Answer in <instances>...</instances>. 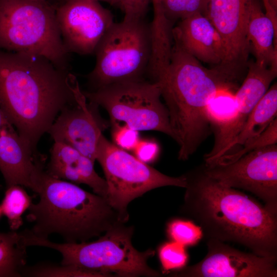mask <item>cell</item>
I'll return each instance as SVG.
<instances>
[{"mask_svg":"<svg viewBox=\"0 0 277 277\" xmlns=\"http://www.w3.org/2000/svg\"><path fill=\"white\" fill-rule=\"evenodd\" d=\"M133 150L135 156L147 164L154 161L156 159L160 149L159 145L155 142L140 140Z\"/></svg>","mask_w":277,"mask_h":277,"instance_id":"cell-32","label":"cell"},{"mask_svg":"<svg viewBox=\"0 0 277 277\" xmlns=\"http://www.w3.org/2000/svg\"><path fill=\"white\" fill-rule=\"evenodd\" d=\"M276 144H277L276 118L274 120L263 132L246 141L238 150L229 154L222 156L209 164L231 163L250 151Z\"/></svg>","mask_w":277,"mask_h":277,"instance_id":"cell-26","label":"cell"},{"mask_svg":"<svg viewBox=\"0 0 277 277\" xmlns=\"http://www.w3.org/2000/svg\"><path fill=\"white\" fill-rule=\"evenodd\" d=\"M32 203V197L22 186L13 185L7 187L0 206L3 214L7 218L11 231H16L22 226L23 215Z\"/></svg>","mask_w":277,"mask_h":277,"instance_id":"cell-24","label":"cell"},{"mask_svg":"<svg viewBox=\"0 0 277 277\" xmlns=\"http://www.w3.org/2000/svg\"><path fill=\"white\" fill-rule=\"evenodd\" d=\"M253 0H209L205 15L223 42L225 56L215 67L239 81L247 69L250 53L247 27Z\"/></svg>","mask_w":277,"mask_h":277,"instance_id":"cell-11","label":"cell"},{"mask_svg":"<svg viewBox=\"0 0 277 277\" xmlns=\"http://www.w3.org/2000/svg\"><path fill=\"white\" fill-rule=\"evenodd\" d=\"M152 0H117V6L124 12L125 19H141Z\"/></svg>","mask_w":277,"mask_h":277,"instance_id":"cell-31","label":"cell"},{"mask_svg":"<svg viewBox=\"0 0 277 277\" xmlns=\"http://www.w3.org/2000/svg\"><path fill=\"white\" fill-rule=\"evenodd\" d=\"M33 184L39 201L32 203L27 219L33 223L29 231L36 236L57 234L67 243L83 242L125 223L106 197L50 175L42 165Z\"/></svg>","mask_w":277,"mask_h":277,"instance_id":"cell-4","label":"cell"},{"mask_svg":"<svg viewBox=\"0 0 277 277\" xmlns=\"http://www.w3.org/2000/svg\"><path fill=\"white\" fill-rule=\"evenodd\" d=\"M81 89L68 70L38 55L0 50V106L35 152L60 112Z\"/></svg>","mask_w":277,"mask_h":277,"instance_id":"cell-1","label":"cell"},{"mask_svg":"<svg viewBox=\"0 0 277 277\" xmlns=\"http://www.w3.org/2000/svg\"><path fill=\"white\" fill-rule=\"evenodd\" d=\"M2 214H3V213H2V209L0 206V217Z\"/></svg>","mask_w":277,"mask_h":277,"instance_id":"cell-37","label":"cell"},{"mask_svg":"<svg viewBox=\"0 0 277 277\" xmlns=\"http://www.w3.org/2000/svg\"><path fill=\"white\" fill-rule=\"evenodd\" d=\"M63 45L69 53H94L105 34L114 23L110 11L96 0H66L55 8Z\"/></svg>","mask_w":277,"mask_h":277,"instance_id":"cell-12","label":"cell"},{"mask_svg":"<svg viewBox=\"0 0 277 277\" xmlns=\"http://www.w3.org/2000/svg\"><path fill=\"white\" fill-rule=\"evenodd\" d=\"M208 252L199 263L177 270L172 276L276 277L277 259L238 250L216 239H207Z\"/></svg>","mask_w":277,"mask_h":277,"instance_id":"cell-13","label":"cell"},{"mask_svg":"<svg viewBox=\"0 0 277 277\" xmlns=\"http://www.w3.org/2000/svg\"><path fill=\"white\" fill-rule=\"evenodd\" d=\"M247 70L242 85L234 93L237 113L232 130L233 141L251 111L268 91L277 75V70L260 65L253 61L248 62Z\"/></svg>","mask_w":277,"mask_h":277,"instance_id":"cell-20","label":"cell"},{"mask_svg":"<svg viewBox=\"0 0 277 277\" xmlns=\"http://www.w3.org/2000/svg\"><path fill=\"white\" fill-rule=\"evenodd\" d=\"M12 126L13 125L10 123L0 106V130L4 128Z\"/></svg>","mask_w":277,"mask_h":277,"instance_id":"cell-34","label":"cell"},{"mask_svg":"<svg viewBox=\"0 0 277 277\" xmlns=\"http://www.w3.org/2000/svg\"><path fill=\"white\" fill-rule=\"evenodd\" d=\"M266 12L277 11V0H262Z\"/></svg>","mask_w":277,"mask_h":277,"instance_id":"cell-33","label":"cell"},{"mask_svg":"<svg viewBox=\"0 0 277 277\" xmlns=\"http://www.w3.org/2000/svg\"><path fill=\"white\" fill-rule=\"evenodd\" d=\"M87 101L81 90L77 102L60 112L48 133L54 142L68 145L95 162L99 140L109 124L101 117L98 106Z\"/></svg>","mask_w":277,"mask_h":277,"instance_id":"cell-14","label":"cell"},{"mask_svg":"<svg viewBox=\"0 0 277 277\" xmlns=\"http://www.w3.org/2000/svg\"><path fill=\"white\" fill-rule=\"evenodd\" d=\"M96 160L105 174L106 199L124 223L129 219L128 206L134 199L157 188L186 185L184 174L178 177L164 174L109 142L103 134L97 146Z\"/></svg>","mask_w":277,"mask_h":277,"instance_id":"cell-9","label":"cell"},{"mask_svg":"<svg viewBox=\"0 0 277 277\" xmlns=\"http://www.w3.org/2000/svg\"><path fill=\"white\" fill-rule=\"evenodd\" d=\"M86 99L107 111L112 127L153 130L174 140L168 110L161 101L159 85L145 78L118 82L95 90L83 91Z\"/></svg>","mask_w":277,"mask_h":277,"instance_id":"cell-8","label":"cell"},{"mask_svg":"<svg viewBox=\"0 0 277 277\" xmlns=\"http://www.w3.org/2000/svg\"><path fill=\"white\" fill-rule=\"evenodd\" d=\"M166 16L174 23L176 21L196 14H206L209 0H159Z\"/></svg>","mask_w":277,"mask_h":277,"instance_id":"cell-25","label":"cell"},{"mask_svg":"<svg viewBox=\"0 0 277 277\" xmlns=\"http://www.w3.org/2000/svg\"><path fill=\"white\" fill-rule=\"evenodd\" d=\"M202 166L210 177L254 194L277 214V144L250 151L231 163H204Z\"/></svg>","mask_w":277,"mask_h":277,"instance_id":"cell-10","label":"cell"},{"mask_svg":"<svg viewBox=\"0 0 277 277\" xmlns=\"http://www.w3.org/2000/svg\"><path fill=\"white\" fill-rule=\"evenodd\" d=\"M174 42L200 62L220 65L225 56L222 41L209 19L196 14L180 21L173 29Z\"/></svg>","mask_w":277,"mask_h":277,"instance_id":"cell-15","label":"cell"},{"mask_svg":"<svg viewBox=\"0 0 277 277\" xmlns=\"http://www.w3.org/2000/svg\"><path fill=\"white\" fill-rule=\"evenodd\" d=\"M0 50L42 56L68 70L69 53L62 40L55 8L48 3L0 0Z\"/></svg>","mask_w":277,"mask_h":277,"instance_id":"cell-6","label":"cell"},{"mask_svg":"<svg viewBox=\"0 0 277 277\" xmlns=\"http://www.w3.org/2000/svg\"><path fill=\"white\" fill-rule=\"evenodd\" d=\"M66 0H63V1ZM98 2L102 1L107 3L112 6H116L117 5V0H96Z\"/></svg>","mask_w":277,"mask_h":277,"instance_id":"cell-35","label":"cell"},{"mask_svg":"<svg viewBox=\"0 0 277 277\" xmlns=\"http://www.w3.org/2000/svg\"><path fill=\"white\" fill-rule=\"evenodd\" d=\"M276 115L277 85L275 83L251 111L242 129L223 155L231 153L248 140L260 134L276 118Z\"/></svg>","mask_w":277,"mask_h":277,"instance_id":"cell-22","label":"cell"},{"mask_svg":"<svg viewBox=\"0 0 277 277\" xmlns=\"http://www.w3.org/2000/svg\"><path fill=\"white\" fill-rule=\"evenodd\" d=\"M235 91L229 89L220 92L207 107V116L214 141L211 151L204 155L205 163H212L223 155L233 141L232 130L237 113Z\"/></svg>","mask_w":277,"mask_h":277,"instance_id":"cell-19","label":"cell"},{"mask_svg":"<svg viewBox=\"0 0 277 277\" xmlns=\"http://www.w3.org/2000/svg\"><path fill=\"white\" fill-rule=\"evenodd\" d=\"M237 83L215 67H205L174 42L170 65L155 83L179 146V160H188L211 134L207 116L210 102L222 91L235 90Z\"/></svg>","mask_w":277,"mask_h":277,"instance_id":"cell-3","label":"cell"},{"mask_svg":"<svg viewBox=\"0 0 277 277\" xmlns=\"http://www.w3.org/2000/svg\"><path fill=\"white\" fill-rule=\"evenodd\" d=\"M94 163L76 149L64 143L54 142L46 172L57 179L87 185L94 193L106 198V181L96 172Z\"/></svg>","mask_w":277,"mask_h":277,"instance_id":"cell-17","label":"cell"},{"mask_svg":"<svg viewBox=\"0 0 277 277\" xmlns=\"http://www.w3.org/2000/svg\"><path fill=\"white\" fill-rule=\"evenodd\" d=\"M35 152L13 126L0 130V170L7 187L19 185L32 189L39 166Z\"/></svg>","mask_w":277,"mask_h":277,"instance_id":"cell-16","label":"cell"},{"mask_svg":"<svg viewBox=\"0 0 277 277\" xmlns=\"http://www.w3.org/2000/svg\"><path fill=\"white\" fill-rule=\"evenodd\" d=\"M167 232L173 241L184 246L196 244L203 234L201 227L190 221L176 219L170 222Z\"/></svg>","mask_w":277,"mask_h":277,"instance_id":"cell-28","label":"cell"},{"mask_svg":"<svg viewBox=\"0 0 277 277\" xmlns=\"http://www.w3.org/2000/svg\"><path fill=\"white\" fill-rule=\"evenodd\" d=\"M118 224L97 240L87 242L57 243L36 236L28 230L23 232L27 247L41 246L54 249L62 256L61 264L97 274L99 276H160L148 264L155 251H139L132 245V226Z\"/></svg>","mask_w":277,"mask_h":277,"instance_id":"cell-5","label":"cell"},{"mask_svg":"<svg viewBox=\"0 0 277 277\" xmlns=\"http://www.w3.org/2000/svg\"><path fill=\"white\" fill-rule=\"evenodd\" d=\"M30 1H32L35 2L42 3V4H46L48 3L47 0H30Z\"/></svg>","mask_w":277,"mask_h":277,"instance_id":"cell-36","label":"cell"},{"mask_svg":"<svg viewBox=\"0 0 277 277\" xmlns=\"http://www.w3.org/2000/svg\"><path fill=\"white\" fill-rule=\"evenodd\" d=\"M184 175L181 211L198 223L206 239L239 244L259 256L277 259V214L207 175L202 164Z\"/></svg>","mask_w":277,"mask_h":277,"instance_id":"cell-2","label":"cell"},{"mask_svg":"<svg viewBox=\"0 0 277 277\" xmlns=\"http://www.w3.org/2000/svg\"><path fill=\"white\" fill-rule=\"evenodd\" d=\"M159 256L164 272L183 268L188 258L185 246L173 241L160 246Z\"/></svg>","mask_w":277,"mask_h":277,"instance_id":"cell-29","label":"cell"},{"mask_svg":"<svg viewBox=\"0 0 277 277\" xmlns=\"http://www.w3.org/2000/svg\"><path fill=\"white\" fill-rule=\"evenodd\" d=\"M27 247L20 232L0 233V277L22 276L27 261Z\"/></svg>","mask_w":277,"mask_h":277,"instance_id":"cell-23","label":"cell"},{"mask_svg":"<svg viewBox=\"0 0 277 277\" xmlns=\"http://www.w3.org/2000/svg\"><path fill=\"white\" fill-rule=\"evenodd\" d=\"M149 43L150 23L144 18L114 22L95 50V66L88 75L89 91L145 78Z\"/></svg>","mask_w":277,"mask_h":277,"instance_id":"cell-7","label":"cell"},{"mask_svg":"<svg viewBox=\"0 0 277 277\" xmlns=\"http://www.w3.org/2000/svg\"><path fill=\"white\" fill-rule=\"evenodd\" d=\"M22 276H99L97 274L73 266L49 264H38L25 267Z\"/></svg>","mask_w":277,"mask_h":277,"instance_id":"cell-27","label":"cell"},{"mask_svg":"<svg viewBox=\"0 0 277 277\" xmlns=\"http://www.w3.org/2000/svg\"><path fill=\"white\" fill-rule=\"evenodd\" d=\"M277 28L262 10L260 0H253L247 27L250 52L260 65L277 70Z\"/></svg>","mask_w":277,"mask_h":277,"instance_id":"cell-21","label":"cell"},{"mask_svg":"<svg viewBox=\"0 0 277 277\" xmlns=\"http://www.w3.org/2000/svg\"><path fill=\"white\" fill-rule=\"evenodd\" d=\"M151 2L153 17L150 23L149 56L145 78L156 83L170 64L174 45V23L165 15L159 0Z\"/></svg>","mask_w":277,"mask_h":277,"instance_id":"cell-18","label":"cell"},{"mask_svg":"<svg viewBox=\"0 0 277 277\" xmlns=\"http://www.w3.org/2000/svg\"><path fill=\"white\" fill-rule=\"evenodd\" d=\"M112 136L114 144L124 150H133L139 138L138 131L126 126L112 127Z\"/></svg>","mask_w":277,"mask_h":277,"instance_id":"cell-30","label":"cell"}]
</instances>
